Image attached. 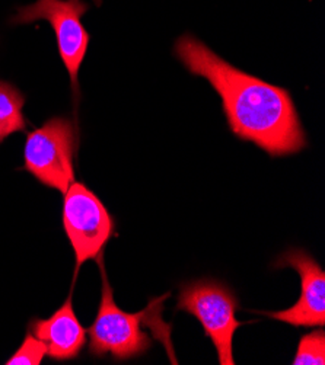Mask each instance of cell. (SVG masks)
<instances>
[{
	"label": "cell",
	"mask_w": 325,
	"mask_h": 365,
	"mask_svg": "<svg viewBox=\"0 0 325 365\" xmlns=\"http://www.w3.org/2000/svg\"><path fill=\"white\" fill-rule=\"evenodd\" d=\"M175 54L191 75L204 78L218 92L228 125L238 138L254 143L273 158L306 148V134L286 89L234 67L193 35L176 41Z\"/></svg>",
	"instance_id": "6da1fadb"
},
{
	"label": "cell",
	"mask_w": 325,
	"mask_h": 365,
	"mask_svg": "<svg viewBox=\"0 0 325 365\" xmlns=\"http://www.w3.org/2000/svg\"><path fill=\"white\" fill-rule=\"evenodd\" d=\"M102 275V296L96 317L89 334V354L98 358L111 355L116 361H127L141 356L152 346V338L143 331V326L158 303L139 313H126L114 302L113 288L108 282L102 257L96 259Z\"/></svg>",
	"instance_id": "7a4b0ae2"
},
{
	"label": "cell",
	"mask_w": 325,
	"mask_h": 365,
	"mask_svg": "<svg viewBox=\"0 0 325 365\" xmlns=\"http://www.w3.org/2000/svg\"><path fill=\"white\" fill-rule=\"evenodd\" d=\"M239 300L234 291L218 279H197L179 287L176 310L193 314L203 326L204 334L218 351L221 365H234L232 341L244 326L236 320Z\"/></svg>",
	"instance_id": "3957f363"
},
{
	"label": "cell",
	"mask_w": 325,
	"mask_h": 365,
	"mask_svg": "<svg viewBox=\"0 0 325 365\" xmlns=\"http://www.w3.org/2000/svg\"><path fill=\"white\" fill-rule=\"evenodd\" d=\"M76 137L71 121L54 117L26 134L24 169L43 185L66 194L75 182Z\"/></svg>",
	"instance_id": "277c9868"
},
{
	"label": "cell",
	"mask_w": 325,
	"mask_h": 365,
	"mask_svg": "<svg viewBox=\"0 0 325 365\" xmlns=\"http://www.w3.org/2000/svg\"><path fill=\"white\" fill-rule=\"evenodd\" d=\"M63 227L75 250L76 272L86 261L99 259L108 240L116 235L113 215L81 182H74L64 194Z\"/></svg>",
	"instance_id": "5b68a950"
},
{
	"label": "cell",
	"mask_w": 325,
	"mask_h": 365,
	"mask_svg": "<svg viewBox=\"0 0 325 365\" xmlns=\"http://www.w3.org/2000/svg\"><path fill=\"white\" fill-rule=\"evenodd\" d=\"M84 0H37L18 9L11 19L14 25H28L46 19L56 34L59 54L66 66L75 98L79 96L78 73L89 46V34L82 25V16L88 11Z\"/></svg>",
	"instance_id": "8992f818"
},
{
	"label": "cell",
	"mask_w": 325,
	"mask_h": 365,
	"mask_svg": "<svg viewBox=\"0 0 325 365\" xmlns=\"http://www.w3.org/2000/svg\"><path fill=\"white\" fill-rule=\"evenodd\" d=\"M276 268H294L301 275V297L295 306L281 312L261 314L295 327L325 326V272L321 265L302 249H291L277 259Z\"/></svg>",
	"instance_id": "52a82bcc"
},
{
	"label": "cell",
	"mask_w": 325,
	"mask_h": 365,
	"mask_svg": "<svg viewBox=\"0 0 325 365\" xmlns=\"http://www.w3.org/2000/svg\"><path fill=\"white\" fill-rule=\"evenodd\" d=\"M29 332L44 342L47 355L54 361H70L79 356L86 344V331L79 322L71 294L49 319H32Z\"/></svg>",
	"instance_id": "ba28073f"
},
{
	"label": "cell",
	"mask_w": 325,
	"mask_h": 365,
	"mask_svg": "<svg viewBox=\"0 0 325 365\" xmlns=\"http://www.w3.org/2000/svg\"><path fill=\"white\" fill-rule=\"evenodd\" d=\"M25 96L9 82L0 81V143L14 133L26 130Z\"/></svg>",
	"instance_id": "9c48e42d"
},
{
	"label": "cell",
	"mask_w": 325,
	"mask_h": 365,
	"mask_svg": "<svg viewBox=\"0 0 325 365\" xmlns=\"http://www.w3.org/2000/svg\"><path fill=\"white\" fill-rule=\"evenodd\" d=\"M294 365H324L325 364V332L322 327L301 338Z\"/></svg>",
	"instance_id": "30bf717a"
},
{
	"label": "cell",
	"mask_w": 325,
	"mask_h": 365,
	"mask_svg": "<svg viewBox=\"0 0 325 365\" xmlns=\"http://www.w3.org/2000/svg\"><path fill=\"white\" fill-rule=\"evenodd\" d=\"M47 355L44 342L35 338L29 331L18 351L5 362L6 365H40Z\"/></svg>",
	"instance_id": "8fae6325"
}]
</instances>
